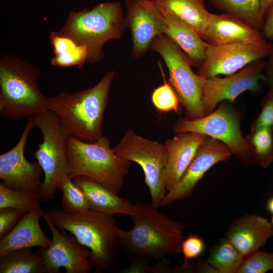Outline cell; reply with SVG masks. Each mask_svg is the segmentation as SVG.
<instances>
[{
	"label": "cell",
	"instance_id": "5b68a950",
	"mask_svg": "<svg viewBox=\"0 0 273 273\" xmlns=\"http://www.w3.org/2000/svg\"><path fill=\"white\" fill-rule=\"evenodd\" d=\"M126 28L121 3L106 2L92 9L70 11L64 25L56 32L85 47L87 63L95 64L104 58L106 43L120 39Z\"/></svg>",
	"mask_w": 273,
	"mask_h": 273
},
{
	"label": "cell",
	"instance_id": "1f68e13d",
	"mask_svg": "<svg viewBox=\"0 0 273 273\" xmlns=\"http://www.w3.org/2000/svg\"><path fill=\"white\" fill-rule=\"evenodd\" d=\"M273 270V253L257 250L245 257L237 273H265Z\"/></svg>",
	"mask_w": 273,
	"mask_h": 273
},
{
	"label": "cell",
	"instance_id": "5bb4252c",
	"mask_svg": "<svg viewBox=\"0 0 273 273\" xmlns=\"http://www.w3.org/2000/svg\"><path fill=\"white\" fill-rule=\"evenodd\" d=\"M125 21L131 37V55L138 58L150 51L155 37L164 34L165 19L155 0H125Z\"/></svg>",
	"mask_w": 273,
	"mask_h": 273
},
{
	"label": "cell",
	"instance_id": "44dd1931",
	"mask_svg": "<svg viewBox=\"0 0 273 273\" xmlns=\"http://www.w3.org/2000/svg\"><path fill=\"white\" fill-rule=\"evenodd\" d=\"M73 181L84 193L90 209L110 215L121 214L131 216L134 213L135 204L96 181L85 176L76 177Z\"/></svg>",
	"mask_w": 273,
	"mask_h": 273
},
{
	"label": "cell",
	"instance_id": "9c48e42d",
	"mask_svg": "<svg viewBox=\"0 0 273 273\" xmlns=\"http://www.w3.org/2000/svg\"><path fill=\"white\" fill-rule=\"evenodd\" d=\"M112 149L119 156L141 166L152 204L158 208L167 193L164 187L168 156L165 144L144 138L129 129Z\"/></svg>",
	"mask_w": 273,
	"mask_h": 273
},
{
	"label": "cell",
	"instance_id": "ab89813d",
	"mask_svg": "<svg viewBox=\"0 0 273 273\" xmlns=\"http://www.w3.org/2000/svg\"><path fill=\"white\" fill-rule=\"evenodd\" d=\"M271 223L273 226V215H272L271 218Z\"/></svg>",
	"mask_w": 273,
	"mask_h": 273
},
{
	"label": "cell",
	"instance_id": "52a82bcc",
	"mask_svg": "<svg viewBox=\"0 0 273 273\" xmlns=\"http://www.w3.org/2000/svg\"><path fill=\"white\" fill-rule=\"evenodd\" d=\"M150 51L158 53L164 60L169 72L168 82L185 110V118L194 120L205 116L202 97L205 79L193 71L188 56L165 34L154 38Z\"/></svg>",
	"mask_w": 273,
	"mask_h": 273
},
{
	"label": "cell",
	"instance_id": "d6a6232c",
	"mask_svg": "<svg viewBox=\"0 0 273 273\" xmlns=\"http://www.w3.org/2000/svg\"><path fill=\"white\" fill-rule=\"evenodd\" d=\"M205 244L203 239L197 235H191L184 239L181 245V253L184 256L181 269L189 268V260L200 256L204 251Z\"/></svg>",
	"mask_w": 273,
	"mask_h": 273
},
{
	"label": "cell",
	"instance_id": "d4e9b609",
	"mask_svg": "<svg viewBox=\"0 0 273 273\" xmlns=\"http://www.w3.org/2000/svg\"><path fill=\"white\" fill-rule=\"evenodd\" d=\"M216 8L262 30L265 20L260 0H208Z\"/></svg>",
	"mask_w": 273,
	"mask_h": 273
},
{
	"label": "cell",
	"instance_id": "e575fe53",
	"mask_svg": "<svg viewBox=\"0 0 273 273\" xmlns=\"http://www.w3.org/2000/svg\"><path fill=\"white\" fill-rule=\"evenodd\" d=\"M24 214L16 208L8 207L0 209V239L7 235Z\"/></svg>",
	"mask_w": 273,
	"mask_h": 273
},
{
	"label": "cell",
	"instance_id": "4316f807",
	"mask_svg": "<svg viewBox=\"0 0 273 273\" xmlns=\"http://www.w3.org/2000/svg\"><path fill=\"white\" fill-rule=\"evenodd\" d=\"M246 139L251 163L267 168L273 162V129L266 127L250 129Z\"/></svg>",
	"mask_w": 273,
	"mask_h": 273
},
{
	"label": "cell",
	"instance_id": "277c9868",
	"mask_svg": "<svg viewBox=\"0 0 273 273\" xmlns=\"http://www.w3.org/2000/svg\"><path fill=\"white\" fill-rule=\"evenodd\" d=\"M39 71L16 55L0 58V115L11 120L32 117L48 110L41 93Z\"/></svg>",
	"mask_w": 273,
	"mask_h": 273
},
{
	"label": "cell",
	"instance_id": "ba28073f",
	"mask_svg": "<svg viewBox=\"0 0 273 273\" xmlns=\"http://www.w3.org/2000/svg\"><path fill=\"white\" fill-rule=\"evenodd\" d=\"M34 127L42 133V142L34 152V156L41 167L44 178L42 182L40 200H51L63 176L68 174L67 130L56 115L47 110L32 117Z\"/></svg>",
	"mask_w": 273,
	"mask_h": 273
},
{
	"label": "cell",
	"instance_id": "7c38bea8",
	"mask_svg": "<svg viewBox=\"0 0 273 273\" xmlns=\"http://www.w3.org/2000/svg\"><path fill=\"white\" fill-rule=\"evenodd\" d=\"M265 61L260 59L224 77L205 79L202 103L205 115L213 111L222 101L233 103L241 94L258 93L261 82H266L264 72Z\"/></svg>",
	"mask_w": 273,
	"mask_h": 273
},
{
	"label": "cell",
	"instance_id": "d6986e66",
	"mask_svg": "<svg viewBox=\"0 0 273 273\" xmlns=\"http://www.w3.org/2000/svg\"><path fill=\"white\" fill-rule=\"evenodd\" d=\"M272 236L271 222L266 217L253 214L236 220L228 230L225 238L246 257L263 247Z\"/></svg>",
	"mask_w": 273,
	"mask_h": 273
},
{
	"label": "cell",
	"instance_id": "4fadbf2b",
	"mask_svg": "<svg viewBox=\"0 0 273 273\" xmlns=\"http://www.w3.org/2000/svg\"><path fill=\"white\" fill-rule=\"evenodd\" d=\"M272 45L270 42L265 44H210L205 61L199 68L197 74L204 79L233 74L253 62L267 58L271 51Z\"/></svg>",
	"mask_w": 273,
	"mask_h": 273
},
{
	"label": "cell",
	"instance_id": "3957f363",
	"mask_svg": "<svg viewBox=\"0 0 273 273\" xmlns=\"http://www.w3.org/2000/svg\"><path fill=\"white\" fill-rule=\"evenodd\" d=\"M128 231L120 230L121 244L139 258H160L181 254L185 225L169 218L152 204L138 203Z\"/></svg>",
	"mask_w": 273,
	"mask_h": 273
},
{
	"label": "cell",
	"instance_id": "4dcf8cb0",
	"mask_svg": "<svg viewBox=\"0 0 273 273\" xmlns=\"http://www.w3.org/2000/svg\"><path fill=\"white\" fill-rule=\"evenodd\" d=\"M159 65L163 78V83L156 87L153 92L151 101L155 107L159 111L167 112L179 110V99L169 82L166 80L161 64Z\"/></svg>",
	"mask_w": 273,
	"mask_h": 273
},
{
	"label": "cell",
	"instance_id": "9a60e30c",
	"mask_svg": "<svg viewBox=\"0 0 273 273\" xmlns=\"http://www.w3.org/2000/svg\"><path fill=\"white\" fill-rule=\"evenodd\" d=\"M34 127L32 117L27 118L22 133L15 146L0 155V178L5 186L31 191L39 196L43 170L38 162H29L24 156L29 134ZM40 198V197H39Z\"/></svg>",
	"mask_w": 273,
	"mask_h": 273
},
{
	"label": "cell",
	"instance_id": "8d00e7d4",
	"mask_svg": "<svg viewBox=\"0 0 273 273\" xmlns=\"http://www.w3.org/2000/svg\"><path fill=\"white\" fill-rule=\"evenodd\" d=\"M272 44L271 51L265 62L264 72L269 88L273 89V43Z\"/></svg>",
	"mask_w": 273,
	"mask_h": 273
},
{
	"label": "cell",
	"instance_id": "8992f818",
	"mask_svg": "<svg viewBox=\"0 0 273 273\" xmlns=\"http://www.w3.org/2000/svg\"><path fill=\"white\" fill-rule=\"evenodd\" d=\"M67 143L68 175L71 179L87 177L119 194L130 161L115 153L108 137L87 142L69 135Z\"/></svg>",
	"mask_w": 273,
	"mask_h": 273
},
{
	"label": "cell",
	"instance_id": "603a6c76",
	"mask_svg": "<svg viewBox=\"0 0 273 273\" xmlns=\"http://www.w3.org/2000/svg\"><path fill=\"white\" fill-rule=\"evenodd\" d=\"M161 10L187 23L202 37L208 25L210 13L204 0H155Z\"/></svg>",
	"mask_w": 273,
	"mask_h": 273
},
{
	"label": "cell",
	"instance_id": "ffe728a7",
	"mask_svg": "<svg viewBox=\"0 0 273 273\" xmlns=\"http://www.w3.org/2000/svg\"><path fill=\"white\" fill-rule=\"evenodd\" d=\"M42 212L39 206L25 214L17 225L0 239V257L16 249L50 246L52 239L45 235L40 225Z\"/></svg>",
	"mask_w": 273,
	"mask_h": 273
},
{
	"label": "cell",
	"instance_id": "f35d334b",
	"mask_svg": "<svg viewBox=\"0 0 273 273\" xmlns=\"http://www.w3.org/2000/svg\"><path fill=\"white\" fill-rule=\"evenodd\" d=\"M266 207L268 212L273 215V196L268 200Z\"/></svg>",
	"mask_w": 273,
	"mask_h": 273
},
{
	"label": "cell",
	"instance_id": "6da1fadb",
	"mask_svg": "<svg viewBox=\"0 0 273 273\" xmlns=\"http://www.w3.org/2000/svg\"><path fill=\"white\" fill-rule=\"evenodd\" d=\"M113 70L107 72L94 86L48 97V110L54 113L69 135L94 142L102 136L104 115L108 105Z\"/></svg>",
	"mask_w": 273,
	"mask_h": 273
},
{
	"label": "cell",
	"instance_id": "836d02e7",
	"mask_svg": "<svg viewBox=\"0 0 273 273\" xmlns=\"http://www.w3.org/2000/svg\"><path fill=\"white\" fill-rule=\"evenodd\" d=\"M266 127L273 129V89L263 98L260 113L252 122L250 129Z\"/></svg>",
	"mask_w": 273,
	"mask_h": 273
},
{
	"label": "cell",
	"instance_id": "cb8c5ba5",
	"mask_svg": "<svg viewBox=\"0 0 273 273\" xmlns=\"http://www.w3.org/2000/svg\"><path fill=\"white\" fill-rule=\"evenodd\" d=\"M54 55L52 65L61 68L77 66L82 68L87 63L88 53L85 47L79 46L72 39L52 31L49 36Z\"/></svg>",
	"mask_w": 273,
	"mask_h": 273
},
{
	"label": "cell",
	"instance_id": "7402d4cb",
	"mask_svg": "<svg viewBox=\"0 0 273 273\" xmlns=\"http://www.w3.org/2000/svg\"><path fill=\"white\" fill-rule=\"evenodd\" d=\"M163 13L166 23L164 34L180 48L192 66L199 68L205 61L210 44L191 26L172 15Z\"/></svg>",
	"mask_w": 273,
	"mask_h": 273
},
{
	"label": "cell",
	"instance_id": "83f0119b",
	"mask_svg": "<svg viewBox=\"0 0 273 273\" xmlns=\"http://www.w3.org/2000/svg\"><path fill=\"white\" fill-rule=\"evenodd\" d=\"M245 257L224 238L210 251L207 264L219 273H237Z\"/></svg>",
	"mask_w": 273,
	"mask_h": 273
},
{
	"label": "cell",
	"instance_id": "d590c367",
	"mask_svg": "<svg viewBox=\"0 0 273 273\" xmlns=\"http://www.w3.org/2000/svg\"><path fill=\"white\" fill-rule=\"evenodd\" d=\"M261 32L266 40L273 41V4L265 13L264 23Z\"/></svg>",
	"mask_w": 273,
	"mask_h": 273
},
{
	"label": "cell",
	"instance_id": "e0dca14e",
	"mask_svg": "<svg viewBox=\"0 0 273 273\" xmlns=\"http://www.w3.org/2000/svg\"><path fill=\"white\" fill-rule=\"evenodd\" d=\"M202 38L208 43L214 46L234 43L265 44L269 42L261 31L227 13H211Z\"/></svg>",
	"mask_w": 273,
	"mask_h": 273
},
{
	"label": "cell",
	"instance_id": "74e56055",
	"mask_svg": "<svg viewBox=\"0 0 273 273\" xmlns=\"http://www.w3.org/2000/svg\"><path fill=\"white\" fill-rule=\"evenodd\" d=\"M261 7L264 15L273 4V0H260Z\"/></svg>",
	"mask_w": 273,
	"mask_h": 273
},
{
	"label": "cell",
	"instance_id": "ac0fdd59",
	"mask_svg": "<svg viewBox=\"0 0 273 273\" xmlns=\"http://www.w3.org/2000/svg\"><path fill=\"white\" fill-rule=\"evenodd\" d=\"M207 137L196 132L177 133L165 142L168 156L164 177L167 191L179 182L190 165L200 145Z\"/></svg>",
	"mask_w": 273,
	"mask_h": 273
},
{
	"label": "cell",
	"instance_id": "8fae6325",
	"mask_svg": "<svg viewBox=\"0 0 273 273\" xmlns=\"http://www.w3.org/2000/svg\"><path fill=\"white\" fill-rule=\"evenodd\" d=\"M42 217L52 235L50 246L41 248L39 252L43 260L45 273L61 272V267L65 268L67 273H88L94 269L90 250L72 233L65 230L59 232L43 211Z\"/></svg>",
	"mask_w": 273,
	"mask_h": 273
},
{
	"label": "cell",
	"instance_id": "f546056e",
	"mask_svg": "<svg viewBox=\"0 0 273 273\" xmlns=\"http://www.w3.org/2000/svg\"><path fill=\"white\" fill-rule=\"evenodd\" d=\"M72 179L68 174L65 175L58 187L63 193V209L80 212L90 209L84 193Z\"/></svg>",
	"mask_w": 273,
	"mask_h": 273
},
{
	"label": "cell",
	"instance_id": "484cf974",
	"mask_svg": "<svg viewBox=\"0 0 273 273\" xmlns=\"http://www.w3.org/2000/svg\"><path fill=\"white\" fill-rule=\"evenodd\" d=\"M0 273H45L43 260L30 248L16 249L0 257Z\"/></svg>",
	"mask_w": 273,
	"mask_h": 273
},
{
	"label": "cell",
	"instance_id": "f1b7e54d",
	"mask_svg": "<svg viewBox=\"0 0 273 273\" xmlns=\"http://www.w3.org/2000/svg\"><path fill=\"white\" fill-rule=\"evenodd\" d=\"M39 196L31 191L12 189L0 183V209L13 208L24 214L40 206Z\"/></svg>",
	"mask_w": 273,
	"mask_h": 273
},
{
	"label": "cell",
	"instance_id": "2e32d148",
	"mask_svg": "<svg viewBox=\"0 0 273 273\" xmlns=\"http://www.w3.org/2000/svg\"><path fill=\"white\" fill-rule=\"evenodd\" d=\"M232 155L231 150L226 145L207 136L198 148L195 157L179 182L167 192L160 207L191 196L207 171L216 164L228 161Z\"/></svg>",
	"mask_w": 273,
	"mask_h": 273
},
{
	"label": "cell",
	"instance_id": "30bf717a",
	"mask_svg": "<svg viewBox=\"0 0 273 273\" xmlns=\"http://www.w3.org/2000/svg\"><path fill=\"white\" fill-rule=\"evenodd\" d=\"M231 103L222 101L211 113L198 119L180 118L174 130L176 133H199L219 140L230 149L233 155L247 165L251 163L250 158L240 126V116Z\"/></svg>",
	"mask_w": 273,
	"mask_h": 273
},
{
	"label": "cell",
	"instance_id": "7a4b0ae2",
	"mask_svg": "<svg viewBox=\"0 0 273 273\" xmlns=\"http://www.w3.org/2000/svg\"><path fill=\"white\" fill-rule=\"evenodd\" d=\"M46 214L56 227L72 233L90 250L95 272L114 266L121 242V229L113 215L92 209L80 212L54 210Z\"/></svg>",
	"mask_w": 273,
	"mask_h": 273
}]
</instances>
